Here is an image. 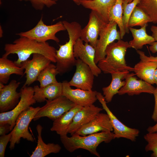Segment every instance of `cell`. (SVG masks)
<instances>
[{"label": "cell", "mask_w": 157, "mask_h": 157, "mask_svg": "<svg viewBox=\"0 0 157 157\" xmlns=\"http://www.w3.org/2000/svg\"><path fill=\"white\" fill-rule=\"evenodd\" d=\"M5 53L2 56L8 57L11 54H16L17 59L14 62L18 66L28 59L31 55L35 53L42 54L52 62L56 63V50L48 43L39 42L24 36H19L13 43H7L4 46Z\"/></svg>", "instance_id": "6da1fadb"}, {"label": "cell", "mask_w": 157, "mask_h": 157, "mask_svg": "<svg viewBox=\"0 0 157 157\" xmlns=\"http://www.w3.org/2000/svg\"><path fill=\"white\" fill-rule=\"evenodd\" d=\"M114 134L112 131H101L85 136L74 134L70 137L67 135L60 136V140L64 147L72 153L80 149L86 150L91 154L100 157L97 148L101 143L110 142L114 139Z\"/></svg>", "instance_id": "7a4b0ae2"}, {"label": "cell", "mask_w": 157, "mask_h": 157, "mask_svg": "<svg viewBox=\"0 0 157 157\" xmlns=\"http://www.w3.org/2000/svg\"><path fill=\"white\" fill-rule=\"evenodd\" d=\"M129 42L122 40L113 42L107 47L106 56L98 63L97 66L105 74L127 71H133V68L127 65L125 58Z\"/></svg>", "instance_id": "3957f363"}, {"label": "cell", "mask_w": 157, "mask_h": 157, "mask_svg": "<svg viewBox=\"0 0 157 157\" xmlns=\"http://www.w3.org/2000/svg\"><path fill=\"white\" fill-rule=\"evenodd\" d=\"M40 108L31 106L18 116L15 124L12 130V134L9 146L10 150L14 149L16 144L19 143L21 138L32 142L34 141V138L28 131V127Z\"/></svg>", "instance_id": "277c9868"}, {"label": "cell", "mask_w": 157, "mask_h": 157, "mask_svg": "<svg viewBox=\"0 0 157 157\" xmlns=\"http://www.w3.org/2000/svg\"><path fill=\"white\" fill-rule=\"evenodd\" d=\"M66 30L62 21H59L53 24L47 25L41 17L36 25L31 29L26 31L16 34L19 36H24L39 42H46L51 40L57 43L60 40L56 36L58 32Z\"/></svg>", "instance_id": "5b68a950"}, {"label": "cell", "mask_w": 157, "mask_h": 157, "mask_svg": "<svg viewBox=\"0 0 157 157\" xmlns=\"http://www.w3.org/2000/svg\"><path fill=\"white\" fill-rule=\"evenodd\" d=\"M20 100L18 104L12 110L0 113V125L8 124L13 129L16 120L19 115L36 102L34 98L33 88L29 86H23Z\"/></svg>", "instance_id": "8992f818"}, {"label": "cell", "mask_w": 157, "mask_h": 157, "mask_svg": "<svg viewBox=\"0 0 157 157\" xmlns=\"http://www.w3.org/2000/svg\"><path fill=\"white\" fill-rule=\"evenodd\" d=\"M46 101L45 105L40 108L35 116L34 121L43 117H47L53 121L76 105L63 95L53 100Z\"/></svg>", "instance_id": "52a82bcc"}, {"label": "cell", "mask_w": 157, "mask_h": 157, "mask_svg": "<svg viewBox=\"0 0 157 157\" xmlns=\"http://www.w3.org/2000/svg\"><path fill=\"white\" fill-rule=\"evenodd\" d=\"M117 25L111 21L106 23L100 33L95 47L94 61L97 64L106 56V50L108 46L116 40H121L120 33L117 30Z\"/></svg>", "instance_id": "ba28073f"}, {"label": "cell", "mask_w": 157, "mask_h": 157, "mask_svg": "<svg viewBox=\"0 0 157 157\" xmlns=\"http://www.w3.org/2000/svg\"><path fill=\"white\" fill-rule=\"evenodd\" d=\"M96 97L109 117L113 129L114 139L124 138L132 142L135 141L139 135V130L128 127L119 121L108 107L107 102L101 93L97 92Z\"/></svg>", "instance_id": "9c48e42d"}, {"label": "cell", "mask_w": 157, "mask_h": 157, "mask_svg": "<svg viewBox=\"0 0 157 157\" xmlns=\"http://www.w3.org/2000/svg\"><path fill=\"white\" fill-rule=\"evenodd\" d=\"M52 62L44 56L38 53L33 54L31 60L23 62L20 67L25 69L26 81L23 86H29L35 81L40 72Z\"/></svg>", "instance_id": "30bf717a"}, {"label": "cell", "mask_w": 157, "mask_h": 157, "mask_svg": "<svg viewBox=\"0 0 157 157\" xmlns=\"http://www.w3.org/2000/svg\"><path fill=\"white\" fill-rule=\"evenodd\" d=\"M75 66L76 71L68 82L69 85L83 90H92L95 76L91 68L79 59L76 60Z\"/></svg>", "instance_id": "8fae6325"}, {"label": "cell", "mask_w": 157, "mask_h": 157, "mask_svg": "<svg viewBox=\"0 0 157 157\" xmlns=\"http://www.w3.org/2000/svg\"><path fill=\"white\" fill-rule=\"evenodd\" d=\"M106 23L97 13L91 10L88 24L82 29L80 38L95 48L98 37Z\"/></svg>", "instance_id": "7c38bea8"}, {"label": "cell", "mask_w": 157, "mask_h": 157, "mask_svg": "<svg viewBox=\"0 0 157 157\" xmlns=\"http://www.w3.org/2000/svg\"><path fill=\"white\" fill-rule=\"evenodd\" d=\"M63 84L62 95L74 103L76 105L84 107L93 104L97 100L96 91L87 90L77 88L73 89L64 81Z\"/></svg>", "instance_id": "4fadbf2b"}, {"label": "cell", "mask_w": 157, "mask_h": 157, "mask_svg": "<svg viewBox=\"0 0 157 157\" xmlns=\"http://www.w3.org/2000/svg\"><path fill=\"white\" fill-rule=\"evenodd\" d=\"M74 54L76 59H79L91 68L94 75L98 76L101 72L95 62V48L89 43L85 42L79 38L74 47Z\"/></svg>", "instance_id": "5bb4252c"}, {"label": "cell", "mask_w": 157, "mask_h": 157, "mask_svg": "<svg viewBox=\"0 0 157 157\" xmlns=\"http://www.w3.org/2000/svg\"><path fill=\"white\" fill-rule=\"evenodd\" d=\"M20 83L12 80L9 84L0 89V112H6L13 109L18 104L21 92L17 91Z\"/></svg>", "instance_id": "9a60e30c"}, {"label": "cell", "mask_w": 157, "mask_h": 157, "mask_svg": "<svg viewBox=\"0 0 157 157\" xmlns=\"http://www.w3.org/2000/svg\"><path fill=\"white\" fill-rule=\"evenodd\" d=\"M133 73L128 74L125 84L118 91V94H127L129 96L139 95L142 93L153 94L155 88L151 84L142 79L138 80Z\"/></svg>", "instance_id": "2e32d148"}, {"label": "cell", "mask_w": 157, "mask_h": 157, "mask_svg": "<svg viewBox=\"0 0 157 157\" xmlns=\"http://www.w3.org/2000/svg\"><path fill=\"white\" fill-rule=\"evenodd\" d=\"M113 131L108 115L100 113L90 122L81 127L74 134L85 136L100 131Z\"/></svg>", "instance_id": "e0dca14e"}, {"label": "cell", "mask_w": 157, "mask_h": 157, "mask_svg": "<svg viewBox=\"0 0 157 157\" xmlns=\"http://www.w3.org/2000/svg\"><path fill=\"white\" fill-rule=\"evenodd\" d=\"M102 109L93 104L83 107L75 115L68 133L73 135L81 127L93 119Z\"/></svg>", "instance_id": "ac0fdd59"}, {"label": "cell", "mask_w": 157, "mask_h": 157, "mask_svg": "<svg viewBox=\"0 0 157 157\" xmlns=\"http://www.w3.org/2000/svg\"><path fill=\"white\" fill-rule=\"evenodd\" d=\"M33 97L37 102L42 103L52 100L62 95V83L57 82L41 88L38 85L33 87Z\"/></svg>", "instance_id": "d6986e66"}, {"label": "cell", "mask_w": 157, "mask_h": 157, "mask_svg": "<svg viewBox=\"0 0 157 157\" xmlns=\"http://www.w3.org/2000/svg\"><path fill=\"white\" fill-rule=\"evenodd\" d=\"M83 107L76 105L69 110L54 120L51 131L56 132L60 136L67 135L69 127L75 115Z\"/></svg>", "instance_id": "ffe728a7"}, {"label": "cell", "mask_w": 157, "mask_h": 157, "mask_svg": "<svg viewBox=\"0 0 157 157\" xmlns=\"http://www.w3.org/2000/svg\"><path fill=\"white\" fill-rule=\"evenodd\" d=\"M116 0H82L81 5L84 8L97 13L106 23L109 22L110 12Z\"/></svg>", "instance_id": "44dd1931"}, {"label": "cell", "mask_w": 157, "mask_h": 157, "mask_svg": "<svg viewBox=\"0 0 157 157\" xmlns=\"http://www.w3.org/2000/svg\"><path fill=\"white\" fill-rule=\"evenodd\" d=\"M129 71H124L111 73L112 80L108 86L102 88L103 96L107 103L112 100L114 96L118 94V91L125 84V79Z\"/></svg>", "instance_id": "7402d4cb"}, {"label": "cell", "mask_w": 157, "mask_h": 157, "mask_svg": "<svg viewBox=\"0 0 157 157\" xmlns=\"http://www.w3.org/2000/svg\"><path fill=\"white\" fill-rule=\"evenodd\" d=\"M38 133L37 144L34 151L30 156L31 157H44L53 153L57 154L60 151L61 147L58 144L53 143H45L42 137V131L43 128L40 124L36 127Z\"/></svg>", "instance_id": "603a6c76"}, {"label": "cell", "mask_w": 157, "mask_h": 157, "mask_svg": "<svg viewBox=\"0 0 157 157\" xmlns=\"http://www.w3.org/2000/svg\"><path fill=\"white\" fill-rule=\"evenodd\" d=\"M7 57L2 56L0 58V83L3 84L8 83L12 74L22 76L24 74V68L17 65Z\"/></svg>", "instance_id": "cb8c5ba5"}, {"label": "cell", "mask_w": 157, "mask_h": 157, "mask_svg": "<svg viewBox=\"0 0 157 157\" xmlns=\"http://www.w3.org/2000/svg\"><path fill=\"white\" fill-rule=\"evenodd\" d=\"M147 25L146 24L139 29L129 28L133 38V39L129 42V48H132L137 50L142 49L144 45H150L155 41L152 36L148 35L147 33Z\"/></svg>", "instance_id": "d4e9b609"}, {"label": "cell", "mask_w": 157, "mask_h": 157, "mask_svg": "<svg viewBox=\"0 0 157 157\" xmlns=\"http://www.w3.org/2000/svg\"><path fill=\"white\" fill-rule=\"evenodd\" d=\"M157 67V61H146L140 60L135 65L133 72L141 79L154 84V74Z\"/></svg>", "instance_id": "484cf974"}, {"label": "cell", "mask_w": 157, "mask_h": 157, "mask_svg": "<svg viewBox=\"0 0 157 157\" xmlns=\"http://www.w3.org/2000/svg\"><path fill=\"white\" fill-rule=\"evenodd\" d=\"M123 0H116L109 14V22H115L118 26L121 38L122 39L126 33L122 21Z\"/></svg>", "instance_id": "4316f807"}, {"label": "cell", "mask_w": 157, "mask_h": 157, "mask_svg": "<svg viewBox=\"0 0 157 157\" xmlns=\"http://www.w3.org/2000/svg\"><path fill=\"white\" fill-rule=\"evenodd\" d=\"M59 74L56 65L50 63L40 73L37 81L40 83V87L43 88L57 82L56 76Z\"/></svg>", "instance_id": "83f0119b"}, {"label": "cell", "mask_w": 157, "mask_h": 157, "mask_svg": "<svg viewBox=\"0 0 157 157\" xmlns=\"http://www.w3.org/2000/svg\"><path fill=\"white\" fill-rule=\"evenodd\" d=\"M149 22H151L149 17L142 9L136 6L129 18L128 26L129 28L136 26L142 27Z\"/></svg>", "instance_id": "f1b7e54d"}, {"label": "cell", "mask_w": 157, "mask_h": 157, "mask_svg": "<svg viewBox=\"0 0 157 157\" xmlns=\"http://www.w3.org/2000/svg\"><path fill=\"white\" fill-rule=\"evenodd\" d=\"M137 6L148 15L151 22L157 23V0H140Z\"/></svg>", "instance_id": "f546056e"}, {"label": "cell", "mask_w": 157, "mask_h": 157, "mask_svg": "<svg viewBox=\"0 0 157 157\" xmlns=\"http://www.w3.org/2000/svg\"><path fill=\"white\" fill-rule=\"evenodd\" d=\"M140 0H133L130 3L123 2L122 21L126 32L128 33L129 28L128 24L129 18L134 8L139 2Z\"/></svg>", "instance_id": "4dcf8cb0"}, {"label": "cell", "mask_w": 157, "mask_h": 157, "mask_svg": "<svg viewBox=\"0 0 157 157\" xmlns=\"http://www.w3.org/2000/svg\"><path fill=\"white\" fill-rule=\"evenodd\" d=\"M147 143L145 148L146 152L152 151V157H157V132L147 133L144 136Z\"/></svg>", "instance_id": "1f68e13d"}, {"label": "cell", "mask_w": 157, "mask_h": 157, "mask_svg": "<svg viewBox=\"0 0 157 157\" xmlns=\"http://www.w3.org/2000/svg\"><path fill=\"white\" fill-rule=\"evenodd\" d=\"M29 1L35 10H42L44 7L50 8L56 4V1L53 0H23Z\"/></svg>", "instance_id": "d6a6232c"}, {"label": "cell", "mask_w": 157, "mask_h": 157, "mask_svg": "<svg viewBox=\"0 0 157 157\" xmlns=\"http://www.w3.org/2000/svg\"><path fill=\"white\" fill-rule=\"evenodd\" d=\"M149 47V49L153 53L157 52V41H155L151 44ZM137 53L139 56L140 60L146 61H155L157 62V56L154 57L151 56L149 57L146 56L144 53L139 50H137Z\"/></svg>", "instance_id": "836d02e7"}, {"label": "cell", "mask_w": 157, "mask_h": 157, "mask_svg": "<svg viewBox=\"0 0 157 157\" xmlns=\"http://www.w3.org/2000/svg\"><path fill=\"white\" fill-rule=\"evenodd\" d=\"M12 134V131L7 135H1L0 137V157H4L6 146L10 141Z\"/></svg>", "instance_id": "e575fe53"}, {"label": "cell", "mask_w": 157, "mask_h": 157, "mask_svg": "<svg viewBox=\"0 0 157 157\" xmlns=\"http://www.w3.org/2000/svg\"><path fill=\"white\" fill-rule=\"evenodd\" d=\"M155 99V106L151 118L155 122H157V87L156 88L153 94Z\"/></svg>", "instance_id": "d590c367"}, {"label": "cell", "mask_w": 157, "mask_h": 157, "mask_svg": "<svg viewBox=\"0 0 157 157\" xmlns=\"http://www.w3.org/2000/svg\"><path fill=\"white\" fill-rule=\"evenodd\" d=\"M11 125L6 123L0 125V135H5L12 130Z\"/></svg>", "instance_id": "8d00e7d4"}, {"label": "cell", "mask_w": 157, "mask_h": 157, "mask_svg": "<svg viewBox=\"0 0 157 157\" xmlns=\"http://www.w3.org/2000/svg\"><path fill=\"white\" fill-rule=\"evenodd\" d=\"M152 32V36L154 38L155 41H157V26L153 25L151 28Z\"/></svg>", "instance_id": "74e56055"}, {"label": "cell", "mask_w": 157, "mask_h": 157, "mask_svg": "<svg viewBox=\"0 0 157 157\" xmlns=\"http://www.w3.org/2000/svg\"><path fill=\"white\" fill-rule=\"evenodd\" d=\"M147 131L149 133L157 132V122L154 126H149L147 129Z\"/></svg>", "instance_id": "f35d334b"}, {"label": "cell", "mask_w": 157, "mask_h": 157, "mask_svg": "<svg viewBox=\"0 0 157 157\" xmlns=\"http://www.w3.org/2000/svg\"><path fill=\"white\" fill-rule=\"evenodd\" d=\"M154 84L157 85V67L155 70L154 76Z\"/></svg>", "instance_id": "ab89813d"}, {"label": "cell", "mask_w": 157, "mask_h": 157, "mask_svg": "<svg viewBox=\"0 0 157 157\" xmlns=\"http://www.w3.org/2000/svg\"><path fill=\"white\" fill-rule=\"evenodd\" d=\"M56 1L57 0H53ZM77 5H80V2L82 0H72Z\"/></svg>", "instance_id": "60d3db41"}, {"label": "cell", "mask_w": 157, "mask_h": 157, "mask_svg": "<svg viewBox=\"0 0 157 157\" xmlns=\"http://www.w3.org/2000/svg\"><path fill=\"white\" fill-rule=\"evenodd\" d=\"M3 32L2 29V27L0 26V38H1L3 36Z\"/></svg>", "instance_id": "b9f144b4"}, {"label": "cell", "mask_w": 157, "mask_h": 157, "mask_svg": "<svg viewBox=\"0 0 157 157\" xmlns=\"http://www.w3.org/2000/svg\"><path fill=\"white\" fill-rule=\"evenodd\" d=\"M133 0H123V2L129 3L131 2Z\"/></svg>", "instance_id": "7bdbcfd3"}, {"label": "cell", "mask_w": 157, "mask_h": 157, "mask_svg": "<svg viewBox=\"0 0 157 157\" xmlns=\"http://www.w3.org/2000/svg\"><path fill=\"white\" fill-rule=\"evenodd\" d=\"M18 0L19 1H23V0Z\"/></svg>", "instance_id": "ee69618b"}, {"label": "cell", "mask_w": 157, "mask_h": 157, "mask_svg": "<svg viewBox=\"0 0 157 157\" xmlns=\"http://www.w3.org/2000/svg\"><path fill=\"white\" fill-rule=\"evenodd\" d=\"M1 0H0V4L1 3Z\"/></svg>", "instance_id": "f6af8a7d"}]
</instances>
